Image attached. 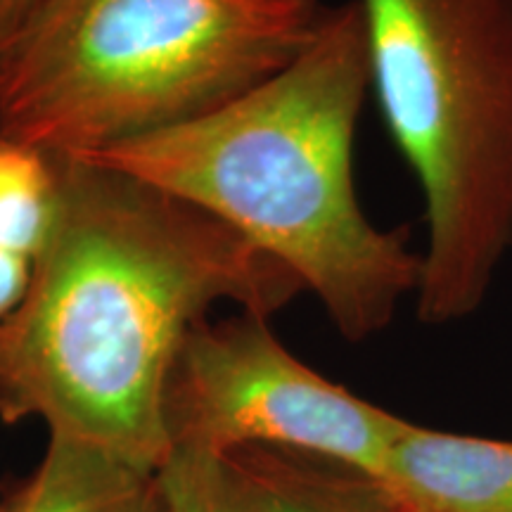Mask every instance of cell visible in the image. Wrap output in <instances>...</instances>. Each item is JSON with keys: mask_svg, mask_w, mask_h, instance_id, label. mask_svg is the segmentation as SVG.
I'll list each match as a JSON object with an SVG mask.
<instances>
[{"mask_svg": "<svg viewBox=\"0 0 512 512\" xmlns=\"http://www.w3.org/2000/svg\"><path fill=\"white\" fill-rule=\"evenodd\" d=\"M60 207L19 309L0 323V418L159 472L164 401L214 304L271 316L306 292L290 268L181 197L57 157Z\"/></svg>", "mask_w": 512, "mask_h": 512, "instance_id": "cell-1", "label": "cell"}, {"mask_svg": "<svg viewBox=\"0 0 512 512\" xmlns=\"http://www.w3.org/2000/svg\"><path fill=\"white\" fill-rule=\"evenodd\" d=\"M370 91L361 0L325 8L287 67L219 110L79 155L181 197L290 268L349 342L377 335L420 287L406 230L356 195L354 140Z\"/></svg>", "mask_w": 512, "mask_h": 512, "instance_id": "cell-2", "label": "cell"}, {"mask_svg": "<svg viewBox=\"0 0 512 512\" xmlns=\"http://www.w3.org/2000/svg\"><path fill=\"white\" fill-rule=\"evenodd\" d=\"M318 0H41L0 50V136L79 157L219 110L287 67Z\"/></svg>", "mask_w": 512, "mask_h": 512, "instance_id": "cell-3", "label": "cell"}, {"mask_svg": "<svg viewBox=\"0 0 512 512\" xmlns=\"http://www.w3.org/2000/svg\"><path fill=\"white\" fill-rule=\"evenodd\" d=\"M370 91L422 192V323L482 309L512 252V0H361Z\"/></svg>", "mask_w": 512, "mask_h": 512, "instance_id": "cell-4", "label": "cell"}, {"mask_svg": "<svg viewBox=\"0 0 512 512\" xmlns=\"http://www.w3.org/2000/svg\"><path fill=\"white\" fill-rule=\"evenodd\" d=\"M171 451L306 453L380 479L408 420L306 366L266 316L202 320L185 337L164 401Z\"/></svg>", "mask_w": 512, "mask_h": 512, "instance_id": "cell-5", "label": "cell"}, {"mask_svg": "<svg viewBox=\"0 0 512 512\" xmlns=\"http://www.w3.org/2000/svg\"><path fill=\"white\" fill-rule=\"evenodd\" d=\"M377 482L403 512H512V441L408 422Z\"/></svg>", "mask_w": 512, "mask_h": 512, "instance_id": "cell-6", "label": "cell"}, {"mask_svg": "<svg viewBox=\"0 0 512 512\" xmlns=\"http://www.w3.org/2000/svg\"><path fill=\"white\" fill-rule=\"evenodd\" d=\"M226 460L238 512H403L375 477L280 448H240Z\"/></svg>", "mask_w": 512, "mask_h": 512, "instance_id": "cell-7", "label": "cell"}, {"mask_svg": "<svg viewBox=\"0 0 512 512\" xmlns=\"http://www.w3.org/2000/svg\"><path fill=\"white\" fill-rule=\"evenodd\" d=\"M12 512H171V505L159 472L81 441L50 437Z\"/></svg>", "mask_w": 512, "mask_h": 512, "instance_id": "cell-8", "label": "cell"}, {"mask_svg": "<svg viewBox=\"0 0 512 512\" xmlns=\"http://www.w3.org/2000/svg\"><path fill=\"white\" fill-rule=\"evenodd\" d=\"M60 207L57 159L0 136V247L34 256L46 245Z\"/></svg>", "mask_w": 512, "mask_h": 512, "instance_id": "cell-9", "label": "cell"}, {"mask_svg": "<svg viewBox=\"0 0 512 512\" xmlns=\"http://www.w3.org/2000/svg\"><path fill=\"white\" fill-rule=\"evenodd\" d=\"M171 512H238L226 460L176 448L159 470Z\"/></svg>", "mask_w": 512, "mask_h": 512, "instance_id": "cell-10", "label": "cell"}, {"mask_svg": "<svg viewBox=\"0 0 512 512\" xmlns=\"http://www.w3.org/2000/svg\"><path fill=\"white\" fill-rule=\"evenodd\" d=\"M34 261L12 249L0 247V323H5L27 297Z\"/></svg>", "mask_w": 512, "mask_h": 512, "instance_id": "cell-11", "label": "cell"}, {"mask_svg": "<svg viewBox=\"0 0 512 512\" xmlns=\"http://www.w3.org/2000/svg\"><path fill=\"white\" fill-rule=\"evenodd\" d=\"M41 0H0V50L27 24Z\"/></svg>", "mask_w": 512, "mask_h": 512, "instance_id": "cell-12", "label": "cell"}, {"mask_svg": "<svg viewBox=\"0 0 512 512\" xmlns=\"http://www.w3.org/2000/svg\"><path fill=\"white\" fill-rule=\"evenodd\" d=\"M0 512H12V510H3V508H0Z\"/></svg>", "mask_w": 512, "mask_h": 512, "instance_id": "cell-13", "label": "cell"}]
</instances>
